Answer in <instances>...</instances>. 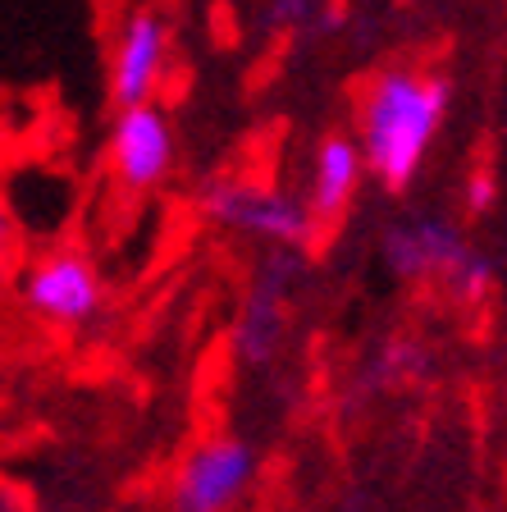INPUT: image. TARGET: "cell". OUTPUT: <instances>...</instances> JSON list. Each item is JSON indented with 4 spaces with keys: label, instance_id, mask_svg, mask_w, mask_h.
Returning <instances> with one entry per match:
<instances>
[{
    "label": "cell",
    "instance_id": "6da1fadb",
    "mask_svg": "<svg viewBox=\"0 0 507 512\" xmlns=\"http://www.w3.org/2000/svg\"><path fill=\"white\" fill-rule=\"evenodd\" d=\"M448 110V83L416 69H384L361 96V151L389 188L412 183Z\"/></svg>",
    "mask_w": 507,
    "mask_h": 512
},
{
    "label": "cell",
    "instance_id": "7a4b0ae2",
    "mask_svg": "<svg viewBox=\"0 0 507 512\" xmlns=\"http://www.w3.org/2000/svg\"><path fill=\"white\" fill-rule=\"evenodd\" d=\"M169 60V23L160 10L142 5L133 10L115 32V51H110V96L115 106H142L160 87Z\"/></svg>",
    "mask_w": 507,
    "mask_h": 512
},
{
    "label": "cell",
    "instance_id": "3957f363",
    "mask_svg": "<svg viewBox=\"0 0 507 512\" xmlns=\"http://www.w3.org/2000/svg\"><path fill=\"white\" fill-rule=\"evenodd\" d=\"M110 165L128 188H156L174 165V128L156 101L119 106L110 128Z\"/></svg>",
    "mask_w": 507,
    "mask_h": 512
},
{
    "label": "cell",
    "instance_id": "277c9868",
    "mask_svg": "<svg viewBox=\"0 0 507 512\" xmlns=\"http://www.w3.org/2000/svg\"><path fill=\"white\" fill-rule=\"evenodd\" d=\"M211 211L215 220L261 234L270 243H302L307 238V211L293 197L252 188V183H215L211 188Z\"/></svg>",
    "mask_w": 507,
    "mask_h": 512
},
{
    "label": "cell",
    "instance_id": "5b68a950",
    "mask_svg": "<svg viewBox=\"0 0 507 512\" xmlns=\"http://www.w3.org/2000/svg\"><path fill=\"white\" fill-rule=\"evenodd\" d=\"M23 298L32 311H42L51 320H87L101 307V284H96L83 256L64 252L32 270L28 284H23Z\"/></svg>",
    "mask_w": 507,
    "mask_h": 512
},
{
    "label": "cell",
    "instance_id": "8992f818",
    "mask_svg": "<svg viewBox=\"0 0 507 512\" xmlns=\"http://www.w3.org/2000/svg\"><path fill=\"white\" fill-rule=\"evenodd\" d=\"M247 471H252V453L243 444L201 448L197 458L183 467L174 503H179V512H220L238 499V490L247 485Z\"/></svg>",
    "mask_w": 507,
    "mask_h": 512
},
{
    "label": "cell",
    "instance_id": "52a82bcc",
    "mask_svg": "<svg viewBox=\"0 0 507 512\" xmlns=\"http://www.w3.org/2000/svg\"><path fill=\"white\" fill-rule=\"evenodd\" d=\"M384 252L389 261L402 270V275H416V270H430V266H448V270H466V279L476 284L485 279V261L466 252V243L439 220H416L407 229H393L384 238Z\"/></svg>",
    "mask_w": 507,
    "mask_h": 512
},
{
    "label": "cell",
    "instance_id": "ba28073f",
    "mask_svg": "<svg viewBox=\"0 0 507 512\" xmlns=\"http://www.w3.org/2000/svg\"><path fill=\"white\" fill-rule=\"evenodd\" d=\"M361 174V151L348 138H325L316 151V174H311V206L316 215H338L348 206Z\"/></svg>",
    "mask_w": 507,
    "mask_h": 512
},
{
    "label": "cell",
    "instance_id": "9c48e42d",
    "mask_svg": "<svg viewBox=\"0 0 507 512\" xmlns=\"http://www.w3.org/2000/svg\"><path fill=\"white\" fill-rule=\"evenodd\" d=\"M279 298H284V275L279 270H265V279L256 284L252 302L243 311V325H238V348H243L247 362H265L279 343Z\"/></svg>",
    "mask_w": 507,
    "mask_h": 512
},
{
    "label": "cell",
    "instance_id": "30bf717a",
    "mask_svg": "<svg viewBox=\"0 0 507 512\" xmlns=\"http://www.w3.org/2000/svg\"><path fill=\"white\" fill-rule=\"evenodd\" d=\"M10 234V215H5V202H0V238Z\"/></svg>",
    "mask_w": 507,
    "mask_h": 512
},
{
    "label": "cell",
    "instance_id": "8fae6325",
    "mask_svg": "<svg viewBox=\"0 0 507 512\" xmlns=\"http://www.w3.org/2000/svg\"><path fill=\"white\" fill-rule=\"evenodd\" d=\"M0 512H14V508H10V503H5V499H0Z\"/></svg>",
    "mask_w": 507,
    "mask_h": 512
},
{
    "label": "cell",
    "instance_id": "7c38bea8",
    "mask_svg": "<svg viewBox=\"0 0 507 512\" xmlns=\"http://www.w3.org/2000/svg\"><path fill=\"white\" fill-rule=\"evenodd\" d=\"M0 275H5V266H0Z\"/></svg>",
    "mask_w": 507,
    "mask_h": 512
}]
</instances>
